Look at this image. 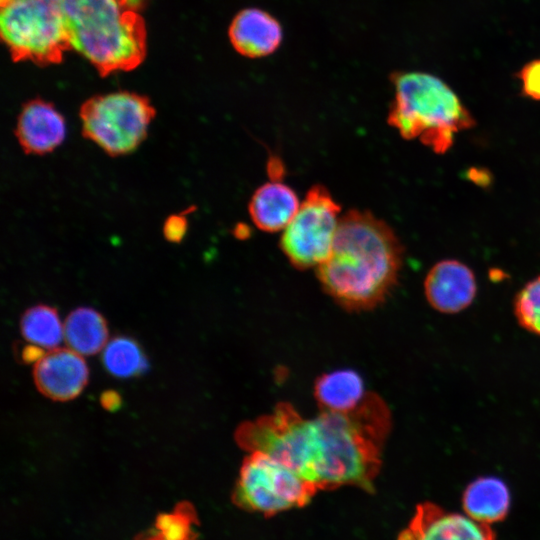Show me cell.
I'll return each mask as SVG.
<instances>
[{"mask_svg":"<svg viewBox=\"0 0 540 540\" xmlns=\"http://www.w3.org/2000/svg\"><path fill=\"white\" fill-rule=\"evenodd\" d=\"M402 262L403 246L393 229L369 211L351 209L341 216L332 250L316 271L339 305L362 311L389 296Z\"/></svg>","mask_w":540,"mask_h":540,"instance_id":"cell-1","label":"cell"},{"mask_svg":"<svg viewBox=\"0 0 540 540\" xmlns=\"http://www.w3.org/2000/svg\"><path fill=\"white\" fill-rule=\"evenodd\" d=\"M313 419L319 451L315 472L318 490L352 485L373 492L391 428V414L384 400L367 393L351 411H320Z\"/></svg>","mask_w":540,"mask_h":540,"instance_id":"cell-2","label":"cell"},{"mask_svg":"<svg viewBox=\"0 0 540 540\" xmlns=\"http://www.w3.org/2000/svg\"><path fill=\"white\" fill-rule=\"evenodd\" d=\"M393 99L387 122L407 140H419L437 154L447 152L456 134L475 119L456 92L438 76L423 71H394Z\"/></svg>","mask_w":540,"mask_h":540,"instance_id":"cell-3","label":"cell"},{"mask_svg":"<svg viewBox=\"0 0 540 540\" xmlns=\"http://www.w3.org/2000/svg\"><path fill=\"white\" fill-rule=\"evenodd\" d=\"M71 46L102 76L136 68L146 53L143 18L126 0H61Z\"/></svg>","mask_w":540,"mask_h":540,"instance_id":"cell-4","label":"cell"},{"mask_svg":"<svg viewBox=\"0 0 540 540\" xmlns=\"http://www.w3.org/2000/svg\"><path fill=\"white\" fill-rule=\"evenodd\" d=\"M235 440L248 452L265 453L315 484L318 461L315 422L301 416L289 403H279L270 414L241 424Z\"/></svg>","mask_w":540,"mask_h":540,"instance_id":"cell-5","label":"cell"},{"mask_svg":"<svg viewBox=\"0 0 540 540\" xmlns=\"http://www.w3.org/2000/svg\"><path fill=\"white\" fill-rule=\"evenodd\" d=\"M0 27L14 61L59 63L72 48L61 0H9Z\"/></svg>","mask_w":540,"mask_h":540,"instance_id":"cell-6","label":"cell"},{"mask_svg":"<svg viewBox=\"0 0 540 540\" xmlns=\"http://www.w3.org/2000/svg\"><path fill=\"white\" fill-rule=\"evenodd\" d=\"M156 115L145 96L119 91L97 95L80 108L83 136L112 157L134 152Z\"/></svg>","mask_w":540,"mask_h":540,"instance_id":"cell-7","label":"cell"},{"mask_svg":"<svg viewBox=\"0 0 540 540\" xmlns=\"http://www.w3.org/2000/svg\"><path fill=\"white\" fill-rule=\"evenodd\" d=\"M249 453L233 493L242 509L273 516L308 504L317 492L315 484L274 458L258 451Z\"/></svg>","mask_w":540,"mask_h":540,"instance_id":"cell-8","label":"cell"},{"mask_svg":"<svg viewBox=\"0 0 540 540\" xmlns=\"http://www.w3.org/2000/svg\"><path fill=\"white\" fill-rule=\"evenodd\" d=\"M340 205L322 185L312 186L282 231L280 248L298 269L317 268L329 256L340 221Z\"/></svg>","mask_w":540,"mask_h":540,"instance_id":"cell-9","label":"cell"},{"mask_svg":"<svg viewBox=\"0 0 540 540\" xmlns=\"http://www.w3.org/2000/svg\"><path fill=\"white\" fill-rule=\"evenodd\" d=\"M397 540H496V536L488 524L424 502L417 505Z\"/></svg>","mask_w":540,"mask_h":540,"instance_id":"cell-10","label":"cell"},{"mask_svg":"<svg viewBox=\"0 0 540 540\" xmlns=\"http://www.w3.org/2000/svg\"><path fill=\"white\" fill-rule=\"evenodd\" d=\"M88 367L82 355L68 348H56L44 354L34 366L38 390L56 401L77 397L87 384Z\"/></svg>","mask_w":540,"mask_h":540,"instance_id":"cell-11","label":"cell"},{"mask_svg":"<svg viewBox=\"0 0 540 540\" xmlns=\"http://www.w3.org/2000/svg\"><path fill=\"white\" fill-rule=\"evenodd\" d=\"M477 285L473 271L464 263L446 259L437 262L424 280V293L430 306L446 314L466 309L474 300Z\"/></svg>","mask_w":540,"mask_h":540,"instance_id":"cell-12","label":"cell"},{"mask_svg":"<svg viewBox=\"0 0 540 540\" xmlns=\"http://www.w3.org/2000/svg\"><path fill=\"white\" fill-rule=\"evenodd\" d=\"M228 37L238 54L249 59H259L279 49L283 41V27L268 11L246 7L233 17Z\"/></svg>","mask_w":540,"mask_h":540,"instance_id":"cell-13","label":"cell"},{"mask_svg":"<svg viewBox=\"0 0 540 540\" xmlns=\"http://www.w3.org/2000/svg\"><path fill=\"white\" fill-rule=\"evenodd\" d=\"M65 136V119L53 104L34 99L23 105L15 137L26 154H48L62 144Z\"/></svg>","mask_w":540,"mask_h":540,"instance_id":"cell-14","label":"cell"},{"mask_svg":"<svg viewBox=\"0 0 540 540\" xmlns=\"http://www.w3.org/2000/svg\"><path fill=\"white\" fill-rule=\"evenodd\" d=\"M300 202L295 191L280 177H271L252 195L248 211L253 223L262 231H283L297 213Z\"/></svg>","mask_w":540,"mask_h":540,"instance_id":"cell-15","label":"cell"},{"mask_svg":"<svg viewBox=\"0 0 540 540\" xmlns=\"http://www.w3.org/2000/svg\"><path fill=\"white\" fill-rule=\"evenodd\" d=\"M462 504L466 515L489 525L503 520L507 515L510 493L501 479L480 477L466 487Z\"/></svg>","mask_w":540,"mask_h":540,"instance_id":"cell-16","label":"cell"},{"mask_svg":"<svg viewBox=\"0 0 540 540\" xmlns=\"http://www.w3.org/2000/svg\"><path fill=\"white\" fill-rule=\"evenodd\" d=\"M366 394L362 378L350 369L324 374L317 379L314 387L320 411H351L363 401Z\"/></svg>","mask_w":540,"mask_h":540,"instance_id":"cell-17","label":"cell"},{"mask_svg":"<svg viewBox=\"0 0 540 540\" xmlns=\"http://www.w3.org/2000/svg\"><path fill=\"white\" fill-rule=\"evenodd\" d=\"M64 339L70 349L81 355L95 354L108 342L106 320L92 308H77L65 320Z\"/></svg>","mask_w":540,"mask_h":540,"instance_id":"cell-18","label":"cell"},{"mask_svg":"<svg viewBox=\"0 0 540 540\" xmlns=\"http://www.w3.org/2000/svg\"><path fill=\"white\" fill-rule=\"evenodd\" d=\"M20 328L30 344L42 349H56L64 338V325L57 311L47 305H36L26 310Z\"/></svg>","mask_w":540,"mask_h":540,"instance_id":"cell-19","label":"cell"},{"mask_svg":"<svg viewBox=\"0 0 540 540\" xmlns=\"http://www.w3.org/2000/svg\"><path fill=\"white\" fill-rule=\"evenodd\" d=\"M102 361L105 369L118 378L139 375L148 366L140 345L127 336H117L109 340L103 348Z\"/></svg>","mask_w":540,"mask_h":540,"instance_id":"cell-20","label":"cell"},{"mask_svg":"<svg viewBox=\"0 0 540 540\" xmlns=\"http://www.w3.org/2000/svg\"><path fill=\"white\" fill-rule=\"evenodd\" d=\"M519 325L540 337V276L526 283L514 300Z\"/></svg>","mask_w":540,"mask_h":540,"instance_id":"cell-21","label":"cell"},{"mask_svg":"<svg viewBox=\"0 0 540 540\" xmlns=\"http://www.w3.org/2000/svg\"><path fill=\"white\" fill-rule=\"evenodd\" d=\"M521 92L524 96L540 101V58L524 64L517 72Z\"/></svg>","mask_w":540,"mask_h":540,"instance_id":"cell-22","label":"cell"},{"mask_svg":"<svg viewBox=\"0 0 540 540\" xmlns=\"http://www.w3.org/2000/svg\"><path fill=\"white\" fill-rule=\"evenodd\" d=\"M188 522L176 515H167L157 524V540H188Z\"/></svg>","mask_w":540,"mask_h":540,"instance_id":"cell-23","label":"cell"},{"mask_svg":"<svg viewBox=\"0 0 540 540\" xmlns=\"http://www.w3.org/2000/svg\"><path fill=\"white\" fill-rule=\"evenodd\" d=\"M188 221L186 213L173 214L166 218L163 225V235L165 239L172 243L181 242L187 232Z\"/></svg>","mask_w":540,"mask_h":540,"instance_id":"cell-24","label":"cell"},{"mask_svg":"<svg viewBox=\"0 0 540 540\" xmlns=\"http://www.w3.org/2000/svg\"><path fill=\"white\" fill-rule=\"evenodd\" d=\"M100 402L105 409L115 411L121 405V397L116 391L109 390L102 393Z\"/></svg>","mask_w":540,"mask_h":540,"instance_id":"cell-25","label":"cell"},{"mask_svg":"<svg viewBox=\"0 0 540 540\" xmlns=\"http://www.w3.org/2000/svg\"><path fill=\"white\" fill-rule=\"evenodd\" d=\"M43 355L42 348L30 343L29 345H26L21 352L22 360L27 363H36Z\"/></svg>","mask_w":540,"mask_h":540,"instance_id":"cell-26","label":"cell"},{"mask_svg":"<svg viewBox=\"0 0 540 540\" xmlns=\"http://www.w3.org/2000/svg\"><path fill=\"white\" fill-rule=\"evenodd\" d=\"M130 6L136 9V7L140 4L141 0H126Z\"/></svg>","mask_w":540,"mask_h":540,"instance_id":"cell-27","label":"cell"}]
</instances>
